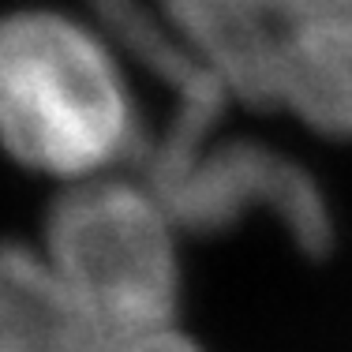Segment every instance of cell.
I'll return each mask as SVG.
<instances>
[{
    "label": "cell",
    "mask_w": 352,
    "mask_h": 352,
    "mask_svg": "<svg viewBox=\"0 0 352 352\" xmlns=\"http://www.w3.org/2000/svg\"><path fill=\"white\" fill-rule=\"evenodd\" d=\"M142 142L131 60L98 15H0V146L23 169L82 184L109 176Z\"/></svg>",
    "instance_id": "obj_1"
},
{
    "label": "cell",
    "mask_w": 352,
    "mask_h": 352,
    "mask_svg": "<svg viewBox=\"0 0 352 352\" xmlns=\"http://www.w3.org/2000/svg\"><path fill=\"white\" fill-rule=\"evenodd\" d=\"M41 251L116 345L169 330L180 304L176 221L146 184H68L45 214Z\"/></svg>",
    "instance_id": "obj_2"
},
{
    "label": "cell",
    "mask_w": 352,
    "mask_h": 352,
    "mask_svg": "<svg viewBox=\"0 0 352 352\" xmlns=\"http://www.w3.org/2000/svg\"><path fill=\"white\" fill-rule=\"evenodd\" d=\"M225 113H169L162 135L142 142V184L176 229L225 232L266 214L307 255L330 248L333 221L315 176L289 154L221 131Z\"/></svg>",
    "instance_id": "obj_3"
},
{
    "label": "cell",
    "mask_w": 352,
    "mask_h": 352,
    "mask_svg": "<svg viewBox=\"0 0 352 352\" xmlns=\"http://www.w3.org/2000/svg\"><path fill=\"white\" fill-rule=\"evenodd\" d=\"M180 45L229 98L274 102L285 56L307 27L352 0H154Z\"/></svg>",
    "instance_id": "obj_4"
},
{
    "label": "cell",
    "mask_w": 352,
    "mask_h": 352,
    "mask_svg": "<svg viewBox=\"0 0 352 352\" xmlns=\"http://www.w3.org/2000/svg\"><path fill=\"white\" fill-rule=\"evenodd\" d=\"M41 248L0 240V352H116Z\"/></svg>",
    "instance_id": "obj_5"
},
{
    "label": "cell",
    "mask_w": 352,
    "mask_h": 352,
    "mask_svg": "<svg viewBox=\"0 0 352 352\" xmlns=\"http://www.w3.org/2000/svg\"><path fill=\"white\" fill-rule=\"evenodd\" d=\"M270 109L333 139H352V4L307 27L285 56Z\"/></svg>",
    "instance_id": "obj_6"
},
{
    "label": "cell",
    "mask_w": 352,
    "mask_h": 352,
    "mask_svg": "<svg viewBox=\"0 0 352 352\" xmlns=\"http://www.w3.org/2000/svg\"><path fill=\"white\" fill-rule=\"evenodd\" d=\"M116 352H203L191 338L176 333L173 326L169 330H157V333H146V338H135V341H124Z\"/></svg>",
    "instance_id": "obj_7"
}]
</instances>
